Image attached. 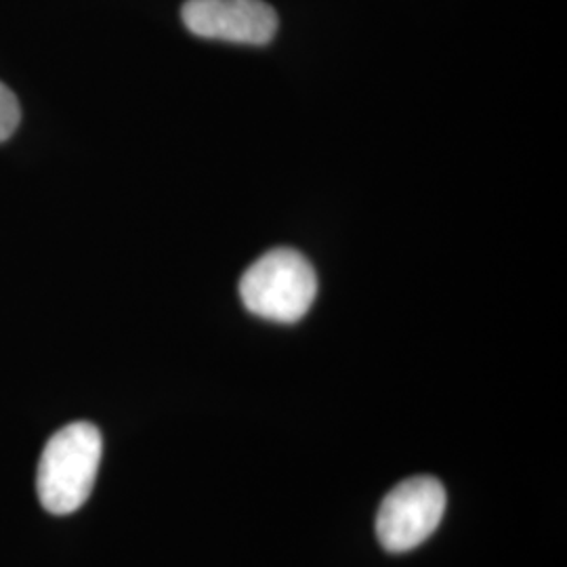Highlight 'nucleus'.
<instances>
[{
	"instance_id": "39448f33",
	"label": "nucleus",
	"mask_w": 567,
	"mask_h": 567,
	"mask_svg": "<svg viewBox=\"0 0 567 567\" xmlns=\"http://www.w3.org/2000/svg\"><path fill=\"white\" fill-rule=\"evenodd\" d=\"M21 121L20 102L13 91L0 82V143L7 142Z\"/></svg>"
},
{
	"instance_id": "20e7f679",
	"label": "nucleus",
	"mask_w": 567,
	"mask_h": 567,
	"mask_svg": "<svg viewBox=\"0 0 567 567\" xmlns=\"http://www.w3.org/2000/svg\"><path fill=\"white\" fill-rule=\"evenodd\" d=\"M185 28L210 41L267 44L278 32V16L264 0H187Z\"/></svg>"
},
{
	"instance_id": "f257e3e1",
	"label": "nucleus",
	"mask_w": 567,
	"mask_h": 567,
	"mask_svg": "<svg viewBox=\"0 0 567 567\" xmlns=\"http://www.w3.org/2000/svg\"><path fill=\"white\" fill-rule=\"evenodd\" d=\"M103 440L91 423H72L60 429L42 450L37 489L42 507L53 515H70L89 501L100 465Z\"/></svg>"
},
{
	"instance_id": "7ed1b4c3",
	"label": "nucleus",
	"mask_w": 567,
	"mask_h": 567,
	"mask_svg": "<svg viewBox=\"0 0 567 567\" xmlns=\"http://www.w3.org/2000/svg\"><path fill=\"white\" fill-rule=\"evenodd\" d=\"M446 513V487L431 477L416 475L393 487L377 515V536L389 553H408L423 545L442 524Z\"/></svg>"
},
{
	"instance_id": "f03ea898",
	"label": "nucleus",
	"mask_w": 567,
	"mask_h": 567,
	"mask_svg": "<svg viewBox=\"0 0 567 567\" xmlns=\"http://www.w3.org/2000/svg\"><path fill=\"white\" fill-rule=\"evenodd\" d=\"M318 295V276L301 252L274 248L244 271V307L269 322L295 324L307 316Z\"/></svg>"
}]
</instances>
